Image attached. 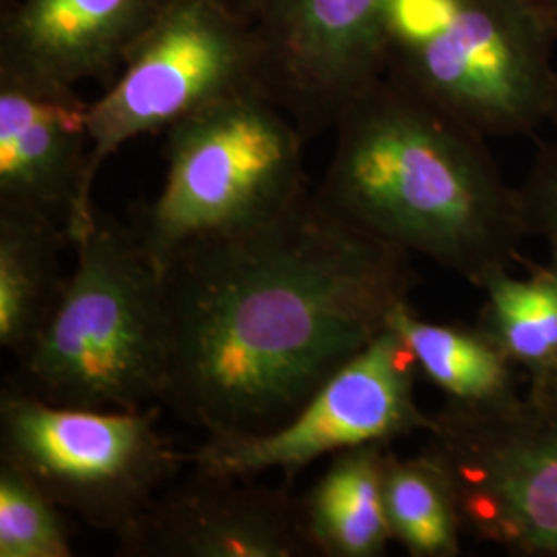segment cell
I'll use <instances>...</instances> for the list:
<instances>
[{"label": "cell", "instance_id": "1", "mask_svg": "<svg viewBox=\"0 0 557 557\" xmlns=\"http://www.w3.org/2000/svg\"><path fill=\"white\" fill-rule=\"evenodd\" d=\"M161 407L205 436L264 434L388 326L409 255L343 220L314 188L275 220L199 239L161 269Z\"/></svg>", "mask_w": 557, "mask_h": 557}, {"label": "cell", "instance_id": "2", "mask_svg": "<svg viewBox=\"0 0 557 557\" xmlns=\"http://www.w3.org/2000/svg\"><path fill=\"white\" fill-rule=\"evenodd\" d=\"M317 199L368 234L421 255L481 289L529 238L520 190L485 137L382 75L335 126Z\"/></svg>", "mask_w": 557, "mask_h": 557}, {"label": "cell", "instance_id": "3", "mask_svg": "<svg viewBox=\"0 0 557 557\" xmlns=\"http://www.w3.org/2000/svg\"><path fill=\"white\" fill-rule=\"evenodd\" d=\"M71 248L75 267L11 380L54 405L158 407L168 363L160 269L133 225L101 211Z\"/></svg>", "mask_w": 557, "mask_h": 557}, {"label": "cell", "instance_id": "4", "mask_svg": "<svg viewBox=\"0 0 557 557\" xmlns=\"http://www.w3.org/2000/svg\"><path fill=\"white\" fill-rule=\"evenodd\" d=\"M557 34L522 0H393L384 75L485 139L549 122Z\"/></svg>", "mask_w": 557, "mask_h": 557}, {"label": "cell", "instance_id": "5", "mask_svg": "<svg viewBox=\"0 0 557 557\" xmlns=\"http://www.w3.org/2000/svg\"><path fill=\"white\" fill-rule=\"evenodd\" d=\"M306 137L262 89L215 101L165 131V178L133 227L158 269L182 248L275 220L312 188Z\"/></svg>", "mask_w": 557, "mask_h": 557}, {"label": "cell", "instance_id": "6", "mask_svg": "<svg viewBox=\"0 0 557 557\" xmlns=\"http://www.w3.org/2000/svg\"><path fill=\"white\" fill-rule=\"evenodd\" d=\"M160 407H66L9 380L0 393V460L66 515L119 541L188 467L186 453L160 428Z\"/></svg>", "mask_w": 557, "mask_h": 557}, {"label": "cell", "instance_id": "7", "mask_svg": "<svg viewBox=\"0 0 557 557\" xmlns=\"http://www.w3.org/2000/svg\"><path fill=\"white\" fill-rule=\"evenodd\" d=\"M423 436L455 487L465 535L512 556L557 557V395L446 400Z\"/></svg>", "mask_w": 557, "mask_h": 557}, {"label": "cell", "instance_id": "8", "mask_svg": "<svg viewBox=\"0 0 557 557\" xmlns=\"http://www.w3.org/2000/svg\"><path fill=\"white\" fill-rule=\"evenodd\" d=\"M250 89H262L252 20L223 0H172L91 101L89 178L122 145Z\"/></svg>", "mask_w": 557, "mask_h": 557}, {"label": "cell", "instance_id": "9", "mask_svg": "<svg viewBox=\"0 0 557 557\" xmlns=\"http://www.w3.org/2000/svg\"><path fill=\"white\" fill-rule=\"evenodd\" d=\"M418 366L395 329L386 326L341 366L298 413L264 434L205 436L186 462L213 475L259 479L281 473L292 485L304 469L341 450L395 442L432 428L416 398Z\"/></svg>", "mask_w": 557, "mask_h": 557}, {"label": "cell", "instance_id": "10", "mask_svg": "<svg viewBox=\"0 0 557 557\" xmlns=\"http://www.w3.org/2000/svg\"><path fill=\"white\" fill-rule=\"evenodd\" d=\"M393 0H267L252 17L264 94L306 139L386 71Z\"/></svg>", "mask_w": 557, "mask_h": 557}, {"label": "cell", "instance_id": "11", "mask_svg": "<svg viewBox=\"0 0 557 557\" xmlns=\"http://www.w3.org/2000/svg\"><path fill=\"white\" fill-rule=\"evenodd\" d=\"M89 110L75 85L0 69V205L59 221L71 246L98 211Z\"/></svg>", "mask_w": 557, "mask_h": 557}, {"label": "cell", "instance_id": "12", "mask_svg": "<svg viewBox=\"0 0 557 557\" xmlns=\"http://www.w3.org/2000/svg\"><path fill=\"white\" fill-rule=\"evenodd\" d=\"M116 543L124 557L312 556L287 483L273 487L199 469L170 483Z\"/></svg>", "mask_w": 557, "mask_h": 557}, {"label": "cell", "instance_id": "13", "mask_svg": "<svg viewBox=\"0 0 557 557\" xmlns=\"http://www.w3.org/2000/svg\"><path fill=\"white\" fill-rule=\"evenodd\" d=\"M172 0H15L0 11V69L79 85L119 77Z\"/></svg>", "mask_w": 557, "mask_h": 557}, {"label": "cell", "instance_id": "14", "mask_svg": "<svg viewBox=\"0 0 557 557\" xmlns=\"http://www.w3.org/2000/svg\"><path fill=\"white\" fill-rule=\"evenodd\" d=\"M391 442L361 444L331 457L317 483L299 496L312 556L380 557L393 541L384 506Z\"/></svg>", "mask_w": 557, "mask_h": 557}, {"label": "cell", "instance_id": "15", "mask_svg": "<svg viewBox=\"0 0 557 557\" xmlns=\"http://www.w3.org/2000/svg\"><path fill=\"white\" fill-rule=\"evenodd\" d=\"M71 238L59 221L0 205V347L15 358L54 310L66 275L60 252Z\"/></svg>", "mask_w": 557, "mask_h": 557}, {"label": "cell", "instance_id": "16", "mask_svg": "<svg viewBox=\"0 0 557 557\" xmlns=\"http://www.w3.org/2000/svg\"><path fill=\"white\" fill-rule=\"evenodd\" d=\"M388 326L409 347L419 374L450 403L494 407L518 397L517 366L481 326L469 329L421 319L409 299L398 304Z\"/></svg>", "mask_w": 557, "mask_h": 557}, {"label": "cell", "instance_id": "17", "mask_svg": "<svg viewBox=\"0 0 557 557\" xmlns=\"http://www.w3.org/2000/svg\"><path fill=\"white\" fill-rule=\"evenodd\" d=\"M485 306L479 326L529 379V395H557V267L529 262L517 277L496 271L481 285Z\"/></svg>", "mask_w": 557, "mask_h": 557}, {"label": "cell", "instance_id": "18", "mask_svg": "<svg viewBox=\"0 0 557 557\" xmlns=\"http://www.w3.org/2000/svg\"><path fill=\"white\" fill-rule=\"evenodd\" d=\"M384 506L393 541L413 557L460 556L465 527L450 478L423 448L413 457L391 453Z\"/></svg>", "mask_w": 557, "mask_h": 557}, {"label": "cell", "instance_id": "19", "mask_svg": "<svg viewBox=\"0 0 557 557\" xmlns=\"http://www.w3.org/2000/svg\"><path fill=\"white\" fill-rule=\"evenodd\" d=\"M64 510L32 479L0 460V557H71Z\"/></svg>", "mask_w": 557, "mask_h": 557}, {"label": "cell", "instance_id": "20", "mask_svg": "<svg viewBox=\"0 0 557 557\" xmlns=\"http://www.w3.org/2000/svg\"><path fill=\"white\" fill-rule=\"evenodd\" d=\"M529 236L543 239L557 267V140L539 151L529 176L518 186Z\"/></svg>", "mask_w": 557, "mask_h": 557}, {"label": "cell", "instance_id": "21", "mask_svg": "<svg viewBox=\"0 0 557 557\" xmlns=\"http://www.w3.org/2000/svg\"><path fill=\"white\" fill-rule=\"evenodd\" d=\"M557 34V0H522Z\"/></svg>", "mask_w": 557, "mask_h": 557}, {"label": "cell", "instance_id": "22", "mask_svg": "<svg viewBox=\"0 0 557 557\" xmlns=\"http://www.w3.org/2000/svg\"><path fill=\"white\" fill-rule=\"evenodd\" d=\"M223 2H225L227 7H232L239 15L252 20V17L259 13L260 9H262V4H264L267 0H223Z\"/></svg>", "mask_w": 557, "mask_h": 557}, {"label": "cell", "instance_id": "23", "mask_svg": "<svg viewBox=\"0 0 557 557\" xmlns=\"http://www.w3.org/2000/svg\"><path fill=\"white\" fill-rule=\"evenodd\" d=\"M547 124H552L554 126V131H556V140H557V85H556V94H554V103H552V114H549V122Z\"/></svg>", "mask_w": 557, "mask_h": 557}, {"label": "cell", "instance_id": "24", "mask_svg": "<svg viewBox=\"0 0 557 557\" xmlns=\"http://www.w3.org/2000/svg\"><path fill=\"white\" fill-rule=\"evenodd\" d=\"M15 0H0V11H7Z\"/></svg>", "mask_w": 557, "mask_h": 557}]
</instances>
